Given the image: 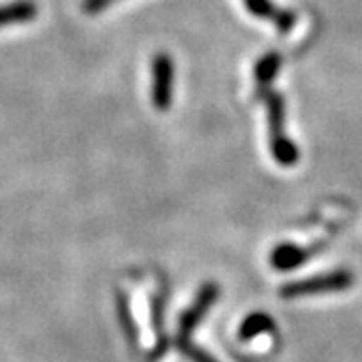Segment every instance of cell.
Segmentation results:
<instances>
[{
    "label": "cell",
    "instance_id": "obj_9",
    "mask_svg": "<svg viewBox=\"0 0 362 362\" xmlns=\"http://www.w3.org/2000/svg\"><path fill=\"white\" fill-rule=\"evenodd\" d=\"M272 156L274 159L280 163V165H286V168H290V165H294L298 159H300V151H298L296 143L292 141V139H280V141L272 143Z\"/></svg>",
    "mask_w": 362,
    "mask_h": 362
},
{
    "label": "cell",
    "instance_id": "obj_11",
    "mask_svg": "<svg viewBox=\"0 0 362 362\" xmlns=\"http://www.w3.org/2000/svg\"><path fill=\"white\" fill-rule=\"evenodd\" d=\"M177 346L183 352V356H187L192 362H218L209 352L194 344L189 338H177Z\"/></svg>",
    "mask_w": 362,
    "mask_h": 362
},
{
    "label": "cell",
    "instance_id": "obj_13",
    "mask_svg": "<svg viewBox=\"0 0 362 362\" xmlns=\"http://www.w3.org/2000/svg\"><path fill=\"white\" fill-rule=\"evenodd\" d=\"M274 16H278V26L282 28V30H288L292 23H294V14L284 13V14H274Z\"/></svg>",
    "mask_w": 362,
    "mask_h": 362
},
{
    "label": "cell",
    "instance_id": "obj_5",
    "mask_svg": "<svg viewBox=\"0 0 362 362\" xmlns=\"http://www.w3.org/2000/svg\"><path fill=\"white\" fill-rule=\"evenodd\" d=\"M276 330V320L272 318L268 312H250L246 318L240 324V332L238 337L240 340H252V338L262 337V334H268V332H274Z\"/></svg>",
    "mask_w": 362,
    "mask_h": 362
},
{
    "label": "cell",
    "instance_id": "obj_7",
    "mask_svg": "<svg viewBox=\"0 0 362 362\" xmlns=\"http://www.w3.org/2000/svg\"><path fill=\"white\" fill-rule=\"evenodd\" d=\"M35 16H37V4L30 0H18L6 6H0V26L26 23V21H33Z\"/></svg>",
    "mask_w": 362,
    "mask_h": 362
},
{
    "label": "cell",
    "instance_id": "obj_10",
    "mask_svg": "<svg viewBox=\"0 0 362 362\" xmlns=\"http://www.w3.org/2000/svg\"><path fill=\"white\" fill-rule=\"evenodd\" d=\"M282 65V59H280V54L278 52H270V54H266L262 61H258V65H256V78H258V83L262 85H268L274 81V77L278 75V69Z\"/></svg>",
    "mask_w": 362,
    "mask_h": 362
},
{
    "label": "cell",
    "instance_id": "obj_1",
    "mask_svg": "<svg viewBox=\"0 0 362 362\" xmlns=\"http://www.w3.org/2000/svg\"><path fill=\"white\" fill-rule=\"evenodd\" d=\"M354 286V274L350 270H332L310 278H302L288 282L280 288V296L286 300H294V298L316 296V294H330V292H344Z\"/></svg>",
    "mask_w": 362,
    "mask_h": 362
},
{
    "label": "cell",
    "instance_id": "obj_6",
    "mask_svg": "<svg viewBox=\"0 0 362 362\" xmlns=\"http://www.w3.org/2000/svg\"><path fill=\"white\" fill-rule=\"evenodd\" d=\"M268 105V127H270V143L284 139V99L278 93L266 95Z\"/></svg>",
    "mask_w": 362,
    "mask_h": 362
},
{
    "label": "cell",
    "instance_id": "obj_4",
    "mask_svg": "<svg viewBox=\"0 0 362 362\" xmlns=\"http://www.w3.org/2000/svg\"><path fill=\"white\" fill-rule=\"evenodd\" d=\"M312 252L310 250H306V247H300L296 244H280V246H276L272 250L270 254V264L272 268H276V270L280 272H290L298 268L300 264H304L306 259L310 258Z\"/></svg>",
    "mask_w": 362,
    "mask_h": 362
},
{
    "label": "cell",
    "instance_id": "obj_2",
    "mask_svg": "<svg viewBox=\"0 0 362 362\" xmlns=\"http://www.w3.org/2000/svg\"><path fill=\"white\" fill-rule=\"evenodd\" d=\"M220 298V286L216 282H206L199 288L194 304L187 310L181 314L180 318V334L177 338H189L194 334V330L199 326V322L206 318V314L211 310V306L218 302Z\"/></svg>",
    "mask_w": 362,
    "mask_h": 362
},
{
    "label": "cell",
    "instance_id": "obj_12",
    "mask_svg": "<svg viewBox=\"0 0 362 362\" xmlns=\"http://www.w3.org/2000/svg\"><path fill=\"white\" fill-rule=\"evenodd\" d=\"M246 6L250 13L256 14V16H262V18H268V16L276 14L270 0H246Z\"/></svg>",
    "mask_w": 362,
    "mask_h": 362
},
{
    "label": "cell",
    "instance_id": "obj_3",
    "mask_svg": "<svg viewBox=\"0 0 362 362\" xmlns=\"http://www.w3.org/2000/svg\"><path fill=\"white\" fill-rule=\"evenodd\" d=\"M171 87H173V63L169 54L159 52L153 59V90L151 99L157 111H168L171 105Z\"/></svg>",
    "mask_w": 362,
    "mask_h": 362
},
{
    "label": "cell",
    "instance_id": "obj_8",
    "mask_svg": "<svg viewBox=\"0 0 362 362\" xmlns=\"http://www.w3.org/2000/svg\"><path fill=\"white\" fill-rule=\"evenodd\" d=\"M117 314H119V324L125 332V338L129 340L131 346H137V326H135V320L131 316V306H129V298L125 296L123 292H117Z\"/></svg>",
    "mask_w": 362,
    "mask_h": 362
}]
</instances>
